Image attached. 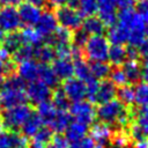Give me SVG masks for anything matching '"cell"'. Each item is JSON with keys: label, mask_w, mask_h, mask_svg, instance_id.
Returning a JSON list of instances; mask_svg holds the SVG:
<instances>
[{"label": "cell", "mask_w": 148, "mask_h": 148, "mask_svg": "<svg viewBox=\"0 0 148 148\" xmlns=\"http://www.w3.org/2000/svg\"><path fill=\"white\" fill-rule=\"evenodd\" d=\"M117 23L124 27L128 31L130 34L128 45L130 46L138 49L146 40L147 27H146V23L138 15L135 9L133 8L120 9L118 12Z\"/></svg>", "instance_id": "1"}, {"label": "cell", "mask_w": 148, "mask_h": 148, "mask_svg": "<svg viewBox=\"0 0 148 148\" xmlns=\"http://www.w3.org/2000/svg\"><path fill=\"white\" fill-rule=\"evenodd\" d=\"M96 118H98L101 123L124 128L131 125L132 113L125 105L114 98L110 102L99 104L96 109Z\"/></svg>", "instance_id": "2"}, {"label": "cell", "mask_w": 148, "mask_h": 148, "mask_svg": "<svg viewBox=\"0 0 148 148\" xmlns=\"http://www.w3.org/2000/svg\"><path fill=\"white\" fill-rule=\"evenodd\" d=\"M25 101V82L16 73L5 79L0 86V109L24 104Z\"/></svg>", "instance_id": "3"}, {"label": "cell", "mask_w": 148, "mask_h": 148, "mask_svg": "<svg viewBox=\"0 0 148 148\" xmlns=\"http://www.w3.org/2000/svg\"><path fill=\"white\" fill-rule=\"evenodd\" d=\"M32 113V109L29 104H20L0 111V118L3 130L6 132H15L22 127L29 116Z\"/></svg>", "instance_id": "4"}, {"label": "cell", "mask_w": 148, "mask_h": 148, "mask_svg": "<svg viewBox=\"0 0 148 148\" xmlns=\"http://www.w3.org/2000/svg\"><path fill=\"white\" fill-rule=\"evenodd\" d=\"M110 46L111 44L109 43L105 36L96 35V36H89L82 49L88 60H90L91 62H97V61H108Z\"/></svg>", "instance_id": "5"}, {"label": "cell", "mask_w": 148, "mask_h": 148, "mask_svg": "<svg viewBox=\"0 0 148 148\" xmlns=\"http://www.w3.org/2000/svg\"><path fill=\"white\" fill-rule=\"evenodd\" d=\"M56 17H57L58 25L69 31L79 30L83 23V16L69 5L57 8Z\"/></svg>", "instance_id": "6"}, {"label": "cell", "mask_w": 148, "mask_h": 148, "mask_svg": "<svg viewBox=\"0 0 148 148\" xmlns=\"http://www.w3.org/2000/svg\"><path fill=\"white\" fill-rule=\"evenodd\" d=\"M68 112L74 120L83 123L88 126L92 124L96 118V109L94 104L86 99L72 103L68 108Z\"/></svg>", "instance_id": "7"}, {"label": "cell", "mask_w": 148, "mask_h": 148, "mask_svg": "<svg viewBox=\"0 0 148 148\" xmlns=\"http://www.w3.org/2000/svg\"><path fill=\"white\" fill-rule=\"evenodd\" d=\"M25 96H27V101L31 102L32 104L39 105L51 99L52 89L37 80L25 86Z\"/></svg>", "instance_id": "8"}, {"label": "cell", "mask_w": 148, "mask_h": 148, "mask_svg": "<svg viewBox=\"0 0 148 148\" xmlns=\"http://www.w3.org/2000/svg\"><path fill=\"white\" fill-rule=\"evenodd\" d=\"M61 90L66 95V97L69 99V102H79L83 101L87 97V86L83 81L80 79L72 76L64 81Z\"/></svg>", "instance_id": "9"}, {"label": "cell", "mask_w": 148, "mask_h": 148, "mask_svg": "<svg viewBox=\"0 0 148 148\" xmlns=\"http://www.w3.org/2000/svg\"><path fill=\"white\" fill-rule=\"evenodd\" d=\"M21 20L15 7H1L0 8V30L5 34L15 32L21 27Z\"/></svg>", "instance_id": "10"}, {"label": "cell", "mask_w": 148, "mask_h": 148, "mask_svg": "<svg viewBox=\"0 0 148 148\" xmlns=\"http://www.w3.org/2000/svg\"><path fill=\"white\" fill-rule=\"evenodd\" d=\"M97 17L105 27H112L117 23V5L114 0H97Z\"/></svg>", "instance_id": "11"}, {"label": "cell", "mask_w": 148, "mask_h": 148, "mask_svg": "<svg viewBox=\"0 0 148 148\" xmlns=\"http://www.w3.org/2000/svg\"><path fill=\"white\" fill-rule=\"evenodd\" d=\"M17 13L21 20V23H23L25 27H36L37 22L40 18L42 9L38 6H35L29 2H21L17 8Z\"/></svg>", "instance_id": "12"}, {"label": "cell", "mask_w": 148, "mask_h": 148, "mask_svg": "<svg viewBox=\"0 0 148 148\" xmlns=\"http://www.w3.org/2000/svg\"><path fill=\"white\" fill-rule=\"evenodd\" d=\"M35 28L43 36V38L46 40L58 28V22H57L56 14L52 10H44V12H42L40 18L37 22Z\"/></svg>", "instance_id": "13"}, {"label": "cell", "mask_w": 148, "mask_h": 148, "mask_svg": "<svg viewBox=\"0 0 148 148\" xmlns=\"http://www.w3.org/2000/svg\"><path fill=\"white\" fill-rule=\"evenodd\" d=\"M116 96H117V87L110 80H102L98 82L95 95L90 102L103 104V103L114 99Z\"/></svg>", "instance_id": "14"}, {"label": "cell", "mask_w": 148, "mask_h": 148, "mask_svg": "<svg viewBox=\"0 0 148 148\" xmlns=\"http://www.w3.org/2000/svg\"><path fill=\"white\" fill-rule=\"evenodd\" d=\"M113 133L114 132L112 130V126L101 121L94 124L90 128V138L94 140L95 143L97 142L101 146H104L105 143L110 142L113 136Z\"/></svg>", "instance_id": "15"}, {"label": "cell", "mask_w": 148, "mask_h": 148, "mask_svg": "<svg viewBox=\"0 0 148 148\" xmlns=\"http://www.w3.org/2000/svg\"><path fill=\"white\" fill-rule=\"evenodd\" d=\"M16 75L28 83L37 81L38 80V64L35 60H28V61L17 64Z\"/></svg>", "instance_id": "16"}, {"label": "cell", "mask_w": 148, "mask_h": 148, "mask_svg": "<svg viewBox=\"0 0 148 148\" xmlns=\"http://www.w3.org/2000/svg\"><path fill=\"white\" fill-rule=\"evenodd\" d=\"M54 74L57 75L58 80H67L74 76V64L72 59H60L56 58L51 65Z\"/></svg>", "instance_id": "17"}, {"label": "cell", "mask_w": 148, "mask_h": 148, "mask_svg": "<svg viewBox=\"0 0 148 148\" xmlns=\"http://www.w3.org/2000/svg\"><path fill=\"white\" fill-rule=\"evenodd\" d=\"M45 43L50 44L53 49L60 46H69L73 45V34L67 29L58 27L57 30L45 40Z\"/></svg>", "instance_id": "18"}, {"label": "cell", "mask_w": 148, "mask_h": 148, "mask_svg": "<svg viewBox=\"0 0 148 148\" xmlns=\"http://www.w3.org/2000/svg\"><path fill=\"white\" fill-rule=\"evenodd\" d=\"M88 132H89L88 125L76 120H72L65 131V139L68 141V143H73L87 136Z\"/></svg>", "instance_id": "19"}, {"label": "cell", "mask_w": 148, "mask_h": 148, "mask_svg": "<svg viewBox=\"0 0 148 148\" xmlns=\"http://www.w3.org/2000/svg\"><path fill=\"white\" fill-rule=\"evenodd\" d=\"M72 121V117L69 114L68 111H61L58 110L57 113L54 114V117L52 118V120L47 124L46 127H49L53 133H62L66 131L67 126L69 125V123Z\"/></svg>", "instance_id": "20"}, {"label": "cell", "mask_w": 148, "mask_h": 148, "mask_svg": "<svg viewBox=\"0 0 148 148\" xmlns=\"http://www.w3.org/2000/svg\"><path fill=\"white\" fill-rule=\"evenodd\" d=\"M106 38L109 43L112 45H125V44H128L130 34L124 27L116 23L114 25L109 28Z\"/></svg>", "instance_id": "21"}, {"label": "cell", "mask_w": 148, "mask_h": 148, "mask_svg": "<svg viewBox=\"0 0 148 148\" xmlns=\"http://www.w3.org/2000/svg\"><path fill=\"white\" fill-rule=\"evenodd\" d=\"M24 44L23 42V38L21 36V32L20 31H15V32H9V34H6L5 37H3V40L1 42L0 46L2 49H5L10 56H13L18 49H21Z\"/></svg>", "instance_id": "22"}, {"label": "cell", "mask_w": 148, "mask_h": 148, "mask_svg": "<svg viewBox=\"0 0 148 148\" xmlns=\"http://www.w3.org/2000/svg\"><path fill=\"white\" fill-rule=\"evenodd\" d=\"M73 64H74V75H75V77L80 79L84 83H88L92 80H96V79H94V76L91 74L90 64L87 62L82 57L75 58L73 60Z\"/></svg>", "instance_id": "23"}, {"label": "cell", "mask_w": 148, "mask_h": 148, "mask_svg": "<svg viewBox=\"0 0 148 148\" xmlns=\"http://www.w3.org/2000/svg\"><path fill=\"white\" fill-rule=\"evenodd\" d=\"M128 60L127 57V47L125 45H111L109 50L108 61L110 65L119 67L123 66Z\"/></svg>", "instance_id": "24"}, {"label": "cell", "mask_w": 148, "mask_h": 148, "mask_svg": "<svg viewBox=\"0 0 148 148\" xmlns=\"http://www.w3.org/2000/svg\"><path fill=\"white\" fill-rule=\"evenodd\" d=\"M53 132L46 127L43 126L32 138L30 142V148H47L53 139Z\"/></svg>", "instance_id": "25"}, {"label": "cell", "mask_w": 148, "mask_h": 148, "mask_svg": "<svg viewBox=\"0 0 148 148\" xmlns=\"http://www.w3.org/2000/svg\"><path fill=\"white\" fill-rule=\"evenodd\" d=\"M38 81L43 82L51 89L56 88L59 83L57 75L49 64H38Z\"/></svg>", "instance_id": "26"}, {"label": "cell", "mask_w": 148, "mask_h": 148, "mask_svg": "<svg viewBox=\"0 0 148 148\" xmlns=\"http://www.w3.org/2000/svg\"><path fill=\"white\" fill-rule=\"evenodd\" d=\"M43 126H44V124H43L42 119L39 118V116L35 111H32V113L29 116V118L22 125L21 133L27 138H32Z\"/></svg>", "instance_id": "27"}, {"label": "cell", "mask_w": 148, "mask_h": 148, "mask_svg": "<svg viewBox=\"0 0 148 148\" xmlns=\"http://www.w3.org/2000/svg\"><path fill=\"white\" fill-rule=\"evenodd\" d=\"M82 30L88 35V36H96V35H102L105 30V25L103 22L97 17V16H88L83 20L82 23Z\"/></svg>", "instance_id": "28"}, {"label": "cell", "mask_w": 148, "mask_h": 148, "mask_svg": "<svg viewBox=\"0 0 148 148\" xmlns=\"http://www.w3.org/2000/svg\"><path fill=\"white\" fill-rule=\"evenodd\" d=\"M68 5L86 17L92 16L97 9V0H69Z\"/></svg>", "instance_id": "29"}, {"label": "cell", "mask_w": 148, "mask_h": 148, "mask_svg": "<svg viewBox=\"0 0 148 148\" xmlns=\"http://www.w3.org/2000/svg\"><path fill=\"white\" fill-rule=\"evenodd\" d=\"M121 68L128 83H139L141 79V65L138 60H127Z\"/></svg>", "instance_id": "30"}, {"label": "cell", "mask_w": 148, "mask_h": 148, "mask_svg": "<svg viewBox=\"0 0 148 148\" xmlns=\"http://www.w3.org/2000/svg\"><path fill=\"white\" fill-rule=\"evenodd\" d=\"M20 32H21L24 44H27V45L37 47V46L44 44V42H45L43 36L37 31V29L35 27H24Z\"/></svg>", "instance_id": "31"}, {"label": "cell", "mask_w": 148, "mask_h": 148, "mask_svg": "<svg viewBox=\"0 0 148 148\" xmlns=\"http://www.w3.org/2000/svg\"><path fill=\"white\" fill-rule=\"evenodd\" d=\"M132 125L146 138L148 136V109H138L134 114H132Z\"/></svg>", "instance_id": "32"}, {"label": "cell", "mask_w": 148, "mask_h": 148, "mask_svg": "<svg viewBox=\"0 0 148 148\" xmlns=\"http://www.w3.org/2000/svg\"><path fill=\"white\" fill-rule=\"evenodd\" d=\"M35 59H37L39 61V64L52 62L56 59L54 49L47 43H44V44L35 47Z\"/></svg>", "instance_id": "33"}, {"label": "cell", "mask_w": 148, "mask_h": 148, "mask_svg": "<svg viewBox=\"0 0 148 148\" xmlns=\"http://www.w3.org/2000/svg\"><path fill=\"white\" fill-rule=\"evenodd\" d=\"M134 103L140 109H148V82H139L135 86Z\"/></svg>", "instance_id": "34"}, {"label": "cell", "mask_w": 148, "mask_h": 148, "mask_svg": "<svg viewBox=\"0 0 148 148\" xmlns=\"http://www.w3.org/2000/svg\"><path fill=\"white\" fill-rule=\"evenodd\" d=\"M57 111L58 110L56 109L53 103L51 101H47V102H44V103L37 105V112L36 113L39 116V118L42 119L43 124L45 126H47V124L52 120V118L54 117Z\"/></svg>", "instance_id": "35"}, {"label": "cell", "mask_w": 148, "mask_h": 148, "mask_svg": "<svg viewBox=\"0 0 148 148\" xmlns=\"http://www.w3.org/2000/svg\"><path fill=\"white\" fill-rule=\"evenodd\" d=\"M90 69L94 79L97 81L106 80L108 76H110L111 73V65L106 61H97V62H90Z\"/></svg>", "instance_id": "36"}, {"label": "cell", "mask_w": 148, "mask_h": 148, "mask_svg": "<svg viewBox=\"0 0 148 148\" xmlns=\"http://www.w3.org/2000/svg\"><path fill=\"white\" fill-rule=\"evenodd\" d=\"M9 148H28L29 141L21 132H3Z\"/></svg>", "instance_id": "37"}, {"label": "cell", "mask_w": 148, "mask_h": 148, "mask_svg": "<svg viewBox=\"0 0 148 148\" xmlns=\"http://www.w3.org/2000/svg\"><path fill=\"white\" fill-rule=\"evenodd\" d=\"M117 99L127 108L134 103V88L130 84L123 86L119 89H117Z\"/></svg>", "instance_id": "38"}, {"label": "cell", "mask_w": 148, "mask_h": 148, "mask_svg": "<svg viewBox=\"0 0 148 148\" xmlns=\"http://www.w3.org/2000/svg\"><path fill=\"white\" fill-rule=\"evenodd\" d=\"M35 58V47L31 45H23L21 49H18L13 56L12 59L16 62H23V61H28V60H34Z\"/></svg>", "instance_id": "39"}, {"label": "cell", "mask_w": 148, "mask_h": 148, "mask_svg": "<svg viewBox=\"0 0 148 148\" xmlns=\"http://www.w3.org/2000/svg\"><path fill=\"white\" fill-rule=\"evenodd\" d=\"M52 103L56 106L57 110H61V111H68V108L71 105L69 99L66 97V95L64 94V91L61 89H57L56 91L52 92Z\"/></svg>", "instance_id": "40"}, {"label": "cell", "mask_w": 148, "mask_h": 148, "mask_svg": "<svg viewBox=\"0 0 148 148\" xmlns=\"http://www.w3.org/2000/svg\"><path fill=\"white\" fill-rule=\"evenodd\" d=\"M130 136L127 132L119 131L117 133H113V136L110 141L112 148H128L130 147Z\"/></svg>", "instance_id": "41"}, {"label": "cell", "mask_w": 148, "mask_h": 148, "mask_svg": "<svg viewBox=\"0 0 148 148\" xmlns=\"http://www.w3.org/2000/svg\"><path fill=\"white\" fill-rule=\"evenodd\" d=\"M116 87H123V86H126L128 84L127 82V79H126V75L123 71V68L120 67H116L114 69L111 71L110 73V79H109Z\"/></svg>", "instance_id": "42"}, {"label": "cell", "mask_w": 148, "mask_h": 148, "mask_svg": "<svg viewBox=\"0 0 148 148\" xmlns=\"http://www.w3.org/2000/svg\"><path fill=\"white\" fill-rule=\"evenodd\" d=\"M135 12L141 17V20L148 24V0H138Z\"/></svg>", "instance_id": "43"}, {"label": "cell", "mask_w": 148, "mask_h": 148, "mask_svg": "<svg viewBox=\"0 0 148 148\" xmlns=\"http://www.w3.org/2000/svg\"><path fill=\"white\" fill-rule=\"evenodd\" d=\"M88 35L82 30V29H79L75 31V34L73 35V46L77 47V49H82L83 45L86 44L87 39H88Z\"/></svg>", "instance_id": "44"}, {"label": "cell", "mask_w": 148, "mask_h": 148, "mask_svg": "<svg viewBox=\"0 0 148 148\" xmlns=\"http://www.w3.org/2000/svg\"><path fill=\"white\" fill-rule=\"evenodd\" d=\"M71 148H95V142L90 136H84L83 139L71 143Z\"/></svg>", "instance_id": "45"}, {"label": "cell", "mask_w": 148, "mask_h": 148, "mask_svg": "<svg viewBox=\"0 0 148 148\" xmlns=\"http://www.w3.org/2000/svg\"><path fill=\"white\" fill-rule=\"evenodd\" d=\"M117 8L120 9H127V8H132V6L134 3H136L138 0H114Z\"/></svg>", "instance_id": "46"}, {"label": "cell", "mask_w": 148, "mask_h": 148, "mask_svg": "<svg viewBox=\"0 0 148 148\" xmlns=\"http://www.w3.org/2000/svg\"><path fill=\"white\" fill-rule=\"evenodd\" d=\"M141 77L145 82H148V58H145L141 64Z\"/></svg>", "instance_id": "47"}, {"label": "cell", "mask_w": 148, "mask_h": 148, "mask_svg": "<svg viewBox=\"0 0 148 148\" xmlns=\"http://www.w3.org/2000/svg\"><path fill=\"white\" fill-rule=\"evenodd\" d=\"M46 2H47L51 7L59 8V7H62V6L68 5V3H69V0H46Z\"/></svg>", "instance_id": "48"}, {"label": "cell", "mask_w": 148, "mask_h": 148, "mask_svg": "<svg viewBox=\"0 0 148 148\" xmlns=\"http://www.w3.org/2000/svg\"><path fill=\"white\" fill-rule=\"evenodd\" d=\"M138 51H139V56L143 58H148V40L147 39L138 47Z\"/></svg>", "instance_id": "49"}, {"label": "cell", "mask_w": 148, "mask_h": 148, "mask_svg": "<svg viewBox=\"0 0 148 148\" xmlns=\"http://www.w3.org/2000/svg\"><path fill=\"white\" fill-rule=\"evenodd\" d=\"M21 0H0L1 7H15L16 5H20Z\"/></svg>", "instance_id": "50"}, {"label": "cell", "mask_w": 148, "mask_h": 148, "mask_svg": "<svg viewBox=\"0 0 148 148\" xmlns=\"http://www.w3.org/2000/svg\"><path fill=\"white\" fill-rule=\"evenodd\" d=\"M133 148H148V139H141V140L134 141Z\"/></svg>", "instance_id": "51"}, {"label": "cell", "mask_w": 148, "mask_h": 148, "mask_svg": "<svg viewBox=\"0 0 148 148\" xmlns=\"http://www.w3.org/2000/svg\"><path fill=\"white\" fill-rule=\"evenodd\" d=\"M0 148H9V146L7 143V140H6V136H5L3 133L0 135Z\"/></svg>", "instance_id": "52"}, {"label": "cell", "mask_w": 148, "mask_h": 148, "mask_svg": "<svg viewBox=\"0 0 148 148\" xmlns=\"http://www.w3.org/2000/svg\"><path fill=\"white\" fill-rule=\"evenodd\" d=\"M25 2H29V3H32L35 6L40 7L42 5H44L46 2V0H25Z\"/></svg>", "instance_id": "53"}, {"label": "cell", "mask_w": 148, "mask_h": 148, "mask_svg": "<svg viewBox=\"0 0 148 148\" xmlns=\"http://www.w3.org/2000/svg\"><path fill=\"white\" fill-rule=\"evenodd\" d=\"M3 133V127H2V123H1V118H0V135Z\"/></svg>", "instance_id": "54"}, {"label": "cell", "mask_w": 148, "mask_h": 148, "mask_svg": "<svg viewBox=\"0 0 148 148\" xmlns=\"http://www.w3.org/2000/svg\"><path fill=\"white\" fill-rule=\"evenodd\" d=\"M95 148H106L105 146H101V145H98V146H95Z\"/></svg>", "instance_id": "55"}, {"label": "cell", "mask_w": 148, "mask_h": 148, "mask_svg": "<svg viewBox=\"0 0 148 148\" xmlns=\"http://www.w3.org/2000/svg\"><path fill=\"white\" fill-rule=\"evenodd\" d=\"M47 148H54V147H53V146H51V145H50V146H49V147H47Z\"/></svg>", "instance_id": "56"}]
</instances>
